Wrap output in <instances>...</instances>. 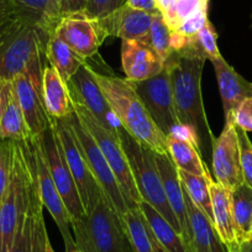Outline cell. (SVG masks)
I'll return each instance as SVG.
<instances>
[{"mask_svg": "<svg viewBox=\"0 0 252 252\" xmlns=\"http://www.w3.org/2000/svg\"><path fill=\"white\" fill-rule=\"evenodd\" d=\"M208 19V9H203V10L198 11L197 14L192 15L190 18H188L187 20H184L182 23V25L179 26L178 31L179 33H182L186 37H194L198 32L200 31V29L207 24Z\"/></svg>", "mask_w": 252, "mask_h": 252, "instance_id": "obj_39", "label": "cell"}, {"mask_svg": "<svg viewBox=\"0 0 252 252\" xmlns=\"http://www.w3.org/2000/svg\"><path fill=\"white\" fill-rule=\"evenodd\" d=\"M146 41L164 63L173 53L171 48V30L159 13L152 16L151 29Z\"/></svg>", "mask_w": 252, "mask_h": 252, "instance_id": "obj_33", "label": "cell"}, {"mask_svg": "<svg viewBox=\"0 0 252 252\" xmlns=\"http://www.w3.org/2000/svg\"><path fill=\"white\" fill-rule=\"evenodd\" d=\"M21 144L28 156L31 173H32L30 186V202H29L28 212L24 218L23 224L16 234L13 246L9 252H45L50 240H48L45 219H43V204L41 202L40 193H38L28 142L23 141Z\"/></svg>", "mask_w": 252, "mask_h": 252, "instance_id": "obj_16", "label": "cell"}, {"mask_svg": "<svg viewBox=\"0 0 252 252\" xmlns=\"http://www.w3.org/2000/svg\"><path fill=\"white\" fill-rule=\"evenodd\" d=\"M212 63L217 74L225 120H227L232 118L234 111L245 99L252 98V82L240 76L224 57L212 61Z\"/></svg>", "mask_w": 252, "mask_h": 252, "instance_id": "obj_21", "label": "cell"}, {"mask_svg": "<svg viewBox=\"0 0 252 252\" xmlns=\"http://www.w3.org/2000/svg\"><path fill=\"white\" fill-rule=\"evenodd\" d=\"M145 221H146V220H145ZM147 230H149V235H150V239H151L152 250H154V252H168L166 249H164L163 246H162L161 244H159L158 241H157L156 237H155L154 234H152V232H151V230L149 229V226H147Z\"/></svg>", "mask_w": 252, "mask_h": 252, "instance_id": "obj_46", "label": "cell"}, {"mask_svg": "<svg viewBox=\"0 0 252 252\" xmlns=\"http://www.w3.org/2000/svg\"><path fill=\"white\" fill-rule=\"evenodd\" d=\"M118 135L141 199L154 207L182 236L178 220L164 194L159 172L155 162V152L136 141L121 126L118 130Z\"/></svg>", "mask_w": 252, "mask_h": 252, "instance_id": "obj_5", "label": "cell"}, {"mask_svg": "<svg viewBox=\"0 0 252 252\" xmlns=\"http://www.w3.org/2000/svg\"><path fill=\"white\" fill-rule=\"evenodd\" d=\"M31 167L23 144L14 141L11 179L0 205V252H9L24 221L30 202Z\"/></svg>", "mask_w": 252, "mask_h": 252, "instance_id": "obj_6", "label": "cell"}, {"mask_svg": "<svg viewBox=\"0 0 252 252\" xmlns=\"http://www.w3.org/2000/svg\"><path fill=\"white\" fill-rule=\"evenodd\" d=\"M155 162H156L157 169L159 172L164 194H166L167 200L178 220L182 230V237L184 241L187 226H188V219H187L183 187H182L181 179L178 177V169L174 166L169 155H159L155 152Z\"/></svg>", "mask_w": 252, "mask_h": 252, "instance_id": "obj_24", "label": "cell"}, {"mask_svg": "<svg viewBox=\"0 0 252 252\" xmlns=\"http://www.w3.org/2000/svg\"><path fill=\"white\" fill-rule=\"evenodd\" d=\"M52 32L84 60L93 57L106 38L98 20L84 10L62 14Z\"/></svg>", "mask_w": 252, "mask_h": 252, "instance_id": "obj_14", "label": "cell"}, {"mask_svg": "<svg viewBox=\"0 0 252 252\" xmlns=\"http://www.w3.org/2000/svg\"><path fill=\"white\" fill-rule=\"evenodd\" d=\"M30 139H32L30 129H29L23 109L19 104L18 98L13 91V86H11L3 116L0 120V140L23 142Z\"/></svg>", "mask_w": 252, "mask_h": 252, "instance_id": "obj_28", "label": "cell"}, {"mask_svg": "<svg viewBox=\"0 0 252 252\" xmlns=\"http://www.w3.org/2000/svg\"><path fill=\"white\" fill-rule=\"evenodd\" d=\"M71 227L81 252H131L123 219L106 194Z\"/></svg>", "mask_w": 252, "mask_h": 252, "instance_id": "obj_4", "label": "cell"}, {"mask_svg": "<svg viewBox=\"0 0 252 252\" xmlns=\"http://www.w3.org/2000/svg\"><path fill=\"white\" fill-rule=\"evenodd\" d=\"M215 182L232 190L244 182L240 163V150L232 119L225 120L224 129L212 146Z\"/></svg>", "mask_w": 252, "mask_h": 252, "instance_id": "obj_17", "label": "cell"}, {"mask_svg": "<svg viewBox=\"0 0 252 252\" xmlns=\"http://www.w3.org/2000/svg\"><path fill=\"white\" fill-rule=\"evenodd\" d=\"M93 71L94 69L86 62L69 79L67 86L71 92L72 100L82 104L95 116L104 127L114 134H118L121 125L104 96L98 82L95 81Z\"/></svg>", "mask_w": 252, "mask_h": 252, "instance_id": "obj_15", "label": "cell"}, {"mask_svg": "<svg viewBox=\"0 0 252 252\" xmlns=\"http://www.w3.org/2000/svg\"><path fill=\"white\" fill-rule=\"evenodd\" d=\"M151 14L136 10L126 4L116 9L98 23L106 37L123 40H146L152 24Z\"/></svg>", "mask_w": 252, "mask_h": 252, "instance_id": "obj_20", "label": "cell"}, {"mask_svg": "<svg viewBox=\"0 0 252 252\" xmlns=\"http://www.w3.org/2000/svg\"><path fill=\"white\" fill-rule=\"evenodd\" d=\"M93 73L121 127L147 149L159 155H168L167 136L152 120L129 82L96 71Z\"/></svg>", "mask_w": 252, "mask_h": 252, "instance_id": "obj_2", "label": "cell"}, {"mask_svg": "<svg viewBox=\"0 0 252 252\" xmlns=\"http://www.w3.org/2000/svg\"><path fill=\"white\" fill-rule=\"evenodd\" d=\"M72 252H81V251H79V250H76V251H72Z\"/></svg>", "mask_w": 252, "mask_h": 252, "instance_id": "obj_52", "label": "cell"}, {"mask_svg": "<svg viewBox=\"0 0 252 252\" xmlns=\"http://www.w3.org/2000/svg\"><path fill=\"white\" fill-rule=\"evenodd\" d=\"M45 52L38 53L24 72L11 81L13 91L23 109L31 136L37 137L51 127V119L46 111L42 96V72Z\"/></svg>", "mask_w": 252, "mask_h": 252, "instance_id": "obj_8", "label": "cell"}, {"mask_svg": "<svg viewBox=\"0 0 252 252\" xmlns=\"http://www.w3.org/2000/svg\"><path fill=\"white\" fill-rule=\"evenodd\" d=\"M66 121L68 123L69 129H71L72 134H73L77 146L81 150L82 155H83L92 174L96 179L99 186L101 187V189L104 190L106 197L109 198L111 204L114 205L116 213L120 215V218H123V215L129 209L126 207V203L125 199H124V194L121 192L120 186H119L110 166L106 162L105 157L103 156L100 149L96 145V142L94 141L92 135L89 134L88 130L78 120L76 113L68 116L66 119Z\"/></svg>", "mask_w": 252, "mask_h": 252, "instance_id": "obj_10", "label": "cell"}, {"mask_svg": "<svg viewBox=\"0 0 252 252\" xmlns=\"http://www.w3.org/2000/svg\"><path fill=\"white\" fill-rule=\"evenodd\" d=\"M140 212L144 215L146 224L157 241L168 252H188L183 237L177 232V230L155 209L149 203H139Z\"/></svg>", "mask_w": 252, "mask_h": 252, "instance_id": "obj_27", "label": "cell"}, {"mask_svg": "<svg viewBox=\"0 0 252 252\" xmlns=\"http://www.w3.org/2000/svg\"><path fill=\"white\" fill-rule=\"evenodd\" d=\"M10 88L11 82L0 79V120H1V116H3V111L4 108H5L6 100H8V94Z\"/></svg>", "mask_w": 252, "mask_h": 252, "instance_id": "obj_45", "label": "cell"}, {"mask_svg": "<svg viewBox=\"0 0 252 252\" xmlns=\"http://www.w3.org/2000/svg\"><path fill=\"white\" fill-rule=\"evenodd\" d=\"M45 55L50 66L58 72L61 78L66 83H68L69 79L87 62V60L74 52L67 43L63 42L53 32L48 36Z\"/></svg>", "mask_w": 252, "mask_h": 252, "instance_id": "obj_26", "label": "cell"}, {"mask_svg": "<svg viewBox=\"0 0 252 252\" xmlns=\"http://www.w3.org/2000/svg\"><path fill=\"white\" fill-rule=\"evenodd\" d=\"M53 3V6H55V9L57 10V13L60 14L61 16V0H52Z\"/></svg>", "mask_w": 252, "mask_h": 252, "instance_id": "obj_48", "label": "cell"}, {"mask_svg": "<svg viewBox=\"0 0 252 252\" xmlns=\"http://www.w3.org/2000/svg\"><path fill=\"white\" fill-rule=\"evenodd\" d=\"M121 66L126 81L141 82L162 72L164 62L146 40H123Z\"/></svg>", "mask_w": 252, "mask_h": 252, "instance_id": "obj_18", "label": "cell"}, {"mask_svg": "<svg viewBox=\"0 0 252 252\" xmlns=\"http://www.w3.org/2000/svg\"><path fill=\"white\" fill-rule=\"evenodd\" d=\"M36 139L40 142L47 168L55 182L56 188L62 198L63 204L68 212L72 225L82 217H84L86 210H84L76 182L69 171V167L64 158L57 132H56L52 123H51L50 129L46 130L42 135L37 136Z\"/></svg>", "mask_w": 252, "mask_h": 252, "instance_id": "obj_9", "label": "cell"}, {"mask_svg": "<svg viewBox=\"0 0 252 252\" xmlns=\"http://www.w3.org/2000/svg\"><path fill=\"white\" fill-rule=\"evenodd\" d=\"M14 162V141L0 140V205L5 198L11 179Z\"/></svg>", "mask_w": 252, "mask_h": 252, "instance_id": "obj_35", "label": "cell"}, {"mask_svg": "<svg viewBox=\"0 0 252 252\" xmlns=\"http://www.w3.org/2000/svg\"><path fill=\"white\" fill-rule=\"evenodd\" d=\"M231 252H252V239L240 242L239 246Z\"/></svg>", "mask_w": 252, "mask_h": 252, "instance_id": "obj_47", "label": "cell"}, {"mask_svg": "<svg viewBox=\"0 0 252 252\" xmlns=\"http://www.w3.org/2000/svg\"><path fill=\"white\" fill-rule=\"evenodd\" d=\"M42 96L51 120H63L74 113L68 86L58 72L47 64L42 72Z\"/></svg>", "mask_w": 252, "mask_h": 252, "instance_id": "obj_23", "label": "cell"}, {"mask_svg": "<svg viewBox=\"0 0 252 252\" xmlns=\"http://www.w3.org/2000/svg\"><path fill=\"white\" fill-rule=\"evenodd\" d=\"M72 101H73L74 113H76L77 118L92 135L94 141L100 149L103 156L105 157L108 164L110 166L111 171H113L114 176H115L116 181L120 186L127 209L137 208L139 207L137 204L142 199L139 194L136 184H135L131 168H130L129 161H127V157L124 152L123 146H121L119 135L114 134L110 130L104 127L96 120L95 116L88 109L84 108L82 104L74 100Z\"/></svg>", "mask_w": 252, "mask_h": 252, "instance_id": "obj_7", "label": "cell"}, {"mask_svg": "<svg viewBox=\"0 0 252 252\" xmlns=\"http://www.w3.org/2000/svg\"><path fill=\"white\" fill-rule=\"evenodd\" d=\"M19 14L40 24L52 32L60 19L52 0H11Z\"/></svg>", "mask_w": 252, "mask_h": 252, "instance_id": "obj_31", "label": "cell"}, {"mask_svg": "<svg viewBox=\"0 0 252 252\" xmlns=\"http://www.w3.org/2000/svg\"><path fill=\"white\" fill-rule=\"evenodd\" d=\"M167 149L177 169L198 176H210L207 164L203 162L200 151L192 141L171 134L167 136Z\"/></svg>", "mask_w": 252, "mask_h": 252, "instance_id": "obj_25", "label": "cell"}, {"mask_svg": "<svg viewBox=\"0 0 252 252\" xmlns=\"http://www.w3.org/2000/svg\"><path fill=\"white\" fill-rule=\"evenodd\" d=\"M16 14H18V13H16ZM14 15H15V14H14ZM10 18H11V16H10ZM10 18H8V19H10ZM8 19H5V20H3V21H0V29L3 28V25L5 24V21L8 20Z\"/></svg>", "mask_w": 252, "mask_h": 252, "instance_id": "obj_50", "label": "cell"}, {"mask_svg": "<svg viewBox=\"0 0 252 252\" xmlns=\"http://www.w3.org/2000/svg\"><path fill=\"white\" fill-rule=\"evenodd\" d=\"M205 58L190 52L172 53L164 66L171 77L174 104L181 126L190 131L199 147L202 141L215 142L208 123L202 96V74Z\"/></svg>", "mask_w": 252, "mask_h": 252, "instance_id": "obj_1", "label": "cell"}, {"mask_svg": "<svg viewBox=\"0 0 252 252\" xmlns=\"http://www.w3.org/2000/svg\"><path fill=\"white\" fill-rule=\"evenodd\" d=\"M26 142H28L29 152H30L31 163H32L41 202L57 224L61 235L63 237V241H64L66 252L76 251L77 245L74 241L73 232H72L71 218H69L68 212L63 204L62 198H61L60 193L55 186V182H53L50 171H48L40 142L36 137H32Z\"/></svg>", "mask_w": 252, "mask_h": 252, "instance_id": "obj_11", "label": "cell"}, {"mask_svg": "<svg viewBox=\"0 0 252 252\" xmlns=\"http://www.w3.org/2000/svg\"><path fill=\"white\" fill-rule=\"evenodd\" d=\"M250 239H252V227H251V232H250Z\"/></svg>", "mask_w": 252, "mask_h": 252, "instance_id": "obj_51", "label": "cell"}, {"mask_svg": "<svg viewBox=\"0 0 252 252\" xmlns=\"http://www.w3.org/2000/svg\"><path fill=\"white\" fill-rule=\"evenodd\" d=\"M86 9V0H61V15L77 13Z\"/></svg>", "mask_w": 252, "mask_h": 252, "instance_id": "obj_43", "label": "cell"}, {"mask_svg": "<svg viewBox=\"0 0 252 252\" xmlns=\"http://www.w3.org/2000/svg\"><path fill=\"white\" fill-rule=\"evenodd\" d=\"M189 51L197 53L205 60H209L210 62L222 57L218 46V33L210 20H208L199 32L194 36Z\"/></svg>", "mask_w": 252, "mask_h": 252, "instance_id": "obj_34", "label": "cell"}, {"mask_svg": "<svg viewBox=\"0 0 252 252\" xmlns=\"http://www.w3.org/2000/svg\"><path fill=\"white\" fill-rule=\"evenodd\" d=\"M156 6L158 13L163 18L164 23L171 31L177 30V18L174 0H156Z\"/></svg>", "mask_w": 252, "mask_h": 252, "instance_id": "obj_41", "label": "cell"}, {"mask_svg": "<svg viewBox=\"0 0 252 252\" xmlns=\"http://www.w3.org/2000/svg\"><path fill=\"white\" fill-rule=\"evenodd\" d=\"M231 119L237 127L252 132V98L245 99L234 111Z\"/></svg>", "mask_w": 252, "mask_h": 252, "instance_id": "obj_40", "label": "cell"}, {"mask_svg": "<svg viewBox=\"0 0 252 252\" xmlns=\"http://www.w3.org/2000/svg\"><path fill=\"white\" fill-rule=\"evenodd\" d=\"M126 0H86V11L91 18L103 19L123 6Z\"/></svg>", "mask_w": 252, "mask_h": 252, "instance_id": "obj_37", "label": "cell"}, {"mask_svg": "<svg viewBox=\"0 0 252 252\" xmlns=\"http://www.w3.org/2000/svg\"><path fill=\"white\" fill-rule=\"evenodd\" d=\"M178 177L188 197L193 203L212 220V198H210V182L214 181L212 176H198L178 169Z\"/></svg>", "mask_w": 252, "mask_h": 252, "instance_id": "obj_30", "label": "cell"}, {"mask_svg": "<svg viewBox=\"0 0 252 252\" xmlns=\"http://www.w3.org/2000/svg\"><path fill=\"white\" fill-rule=\"evenodd\" d=\"M210 198H212L213 224L220 240L226 246L227 252H231L240 245L236 227L232 217L231 195L229 189L224 188L215 181L210 182Z\"/></svg>", "mask_w": 252, "mask_h": 252, "instance_id": "obj_22", "label": "cell"}, {"mask_svg": "<svg viewBox=\"0 0 252 252\" xmlns=\"http://www.w3.org/2000/svg\"><path fill=\"white\" fill-rule=\"evenodd\" d=\"M45 252H55L53 247L51 246V242H48V244H47V247H46V251Z\"/></svg>", "mask_w": 252, "mask_h": 252, "instance_id": "obj_49", "label": "cell"}, {"mask_svg": "<svg viewBox=\"0 0 252 252\" xmlns=\"http://www.w3.org/2000/svg\"><path fill=\"white\" fill-rule=\"evenodd\" d=\"M208 3H209V0H174L177 30L184 20H187L203 9H208Z\"/></svg>", "mask_w": 252, "mask_h": 252, "instance_id": "obj_38", "label": "cell"}, {"mask_svg": "<svg viewBox=\"0 0 252 252\" xmlns=\"http://www.w3.org/2000/svg\"><path fill=\"white\" fill-rule=\"evenodd\" d=\"M51 123H52L53 127L57 132L63 155H64V158H66L67 164H68L72 177L76 182L84 210L87 212L105 193H104L101 187L99 186L96 179L92 174L81 150L77 146L76 140H74V136L72 134L71 129H69L66 119H63V120H51Z\"/></svg>", "mask_w": 252, "mask_h": 252, "instance_id": "obj_13", "label": "cell"}, {"mask_svg": "<svg viewBox=\"0 0 252 252\" xmlns=\"http://www.w3.org/2000/svg\"><path fill=\"white\" fill-rule=\"evenodd\" d=\"M129 82V81H127ZM140 96L152 120L166 136L181 126L174 104L169 71L166 66L157 76L141 82H129Z\"/></svg>", "mask_w": 252, "mask_h": 252, "instance_id": "obj_12", "label": "cell"}, {"mask_svg": "<svg viewBox=\"0 0 252 252\" xmlns=\"http://www.w3.org/2000/svg\"><path fill=\"white\" fill-rule=\"evenodd\" d=\"M121 219L125 225L131 252H154L146 221L139 207L127 210Z\"/></svg>", "mask_w": 252, "mask_h": 252, "instance_id": "obj_32", "label": "cell"}, {"mask_svg": "<svg viewBox=\"0 0 252 252\" xmlns=\"http://www.w3.org/2000/svg\"><path fill=\"white\" fill-rule=\"evenodd\" d=\"M240 150V163L245 184L252 188V142L247 132L235 125Z\"/></svg>", "mask_w": 252, "mask_h": 252, "instance_id": "obj_36", "label": "cell"}, {"mask_svg": "<svg viewBox=\"0 0 252 252\" xmlns=\"http://www.w3.org/2000/svg\"><path fill=\"white\" fill-rule=\"evenodd\" d=\"M230 195L237 239L239 242L246 241L250 239L252 227V188L242 183L230 190Z\"/></svg>", "mask_w": 252, "mask_h": 252, "instance_id": "obj_29", "label": "cell"}, {"mask_svg": "<svg viewBox=\"0 0 252 252\" xmlns=\"http://www.w3.org/2000/svg\"><path fill=\"white\" fill-rule=\"evenodd\" d=\"M183 192L188 219L184 244L188 252H227L212 220L190 200L184 189Z\"/></svg>", "mask_w": 252, "mask_h": 252, "instance_id": "obj_19", "label": "cell"}, {"mask_svg": "<svg viewBox=\"0 0 252 252\" xmlns=\"http://www.w3.org/2000/svg\"><path fill=\"white\" fill-rule=\"evenodd\" d=\"M51 31L31 19L15 14L0 30V79L11 82L38 53L46 52Z\"/></svg>", "mask_w": 252, "mask_h": 252, "instance_id": "obj_3", "label": "cell"}, {"mask_svg": "<svg viewBox=\"0 0 252 252\" xmlns=\"http://www.w3.org/2000/svg\"><path fill=\"white\" fill-rule=\"evenodd\" d=\"M126 5L136 10L145 11L151 15L158 13L156 6V0H126Z\"/></svg>", "mask_w": 252, "mask_h": 252, "instance_id": "obj_42", "label": "cell"}, {"mask_svg": "<svg viewBox=\"0 0 252 252\" xmlns=\"http://www.w3.org/2000/svg\"><path fill=\"white\" fill-rule=\"evenodd\" d=\"M18 13L11 0H0V21L10 18L14 14Z\"/></svg>", "mask_w": 252, "mask_h": 252, "instance_id": "obj_44", "label": "cell"}]
</instances>
